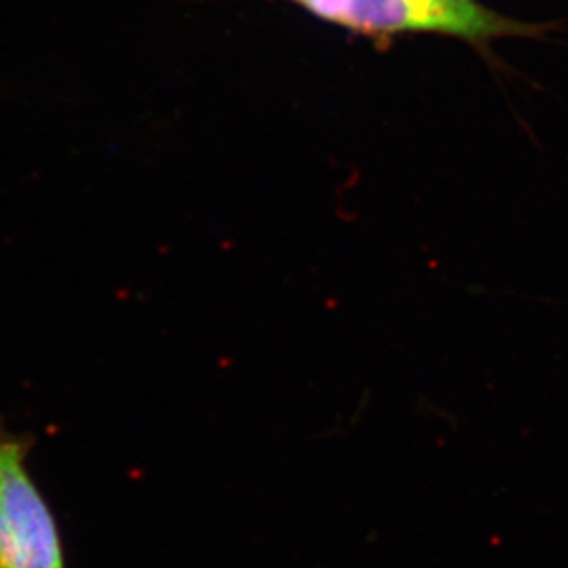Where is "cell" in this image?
<instances>
[{
    "label": "cell",
    "instance_id": "cell-2",
    "mask_svg": "<svg viewBox=\"0 0 568 568\" xmlns=\"http://www.w3.org/2000/svg\"><path fill=\"white\" fill-rule=\"evenodd\" d=\"M0 568H65L60 531L27 465V448L0 423Z\"/></svg>",
    "mask_w": 568,
    "mask_h": 568
},
{
    "label": "cell",
    "instance_id": "cell-1",
    "mask_svg": "<svg viewBox=\"0 0 568 568\" xmlns=\"http://www.w3.org/2000/svg\"><path fill=\"white\" fill-rule=\"evenodd\" d=\"M323 21L353 32L388 38L434 32L467 41L525 36L536 28L475 4L473 0H294Z\"/></svg>",
    "mask_w": 568,
    "mask_h": 568
}]
</instances>
